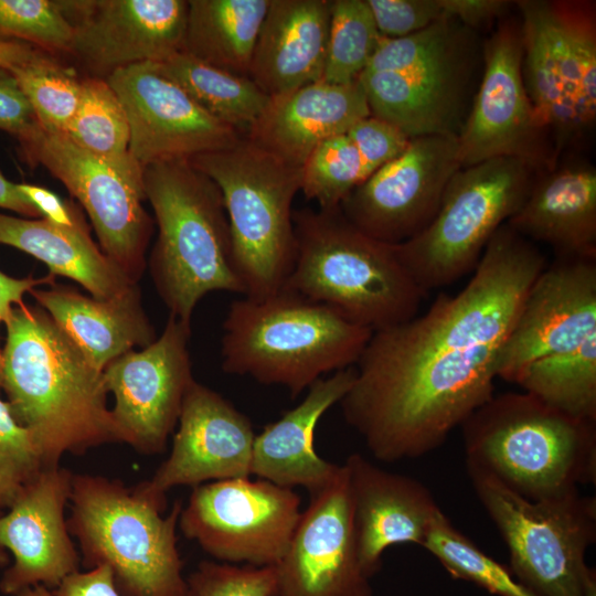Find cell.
Wrapping results in <instances>:
<instances>
[{"mask_svg": "<svg viewBox=\"0 0 596 596\" xmlns=\"http://www.w3.org/2000/svg\"><path fill=\"white\" fill-rule=\"evenodd\" d=\"M544 267L539 248L505 223L459 292L372 333L339 404L375 459L433 451L494 395L500 351Z\"/></svg>", "mask_w": 596, "mask_h": 596, "instance_id": "1", "label": "cell"}, {"mask_svg": "<svg viewBox=\"0 0 596 596\" xmlns=\"http://www.w3.org/2000/svg\"><path fill=\"white\" fill-rule=\"evenodd\" d=\"M1 384L15 421L46 467L64 454L125 443L97 370L39 305L14 306L4 320Z\"/></svg>", "mask_w": 596, "mask_h": 596, "instance_id": "2", "label": "cell"}, {"mask_svg": "<svg viewBox=\"0 0 596 596\" xmlns=\"http://www.w3.org/2000/svg\"><path fill=\"white\" fill-rule=\"evenodd\" d=\"M373 331L288 289L231 302L222 369L296 397L326 374L354 366Z\"/></svg>", "mask_w": 596, "mask_h": 596, "instance_id": "3", "label": "cell"}, {"mask_svg": "<svg viewBox=\"0 0 596 596\" xmlns=\"http://www.w3.org/2000/svg\"><path fill=\"white\" fill-rule=\"evenodd\" d=\"M296 257L284 286L377 331L418 315L428 295L401 262L395 245L375 240L338 207L292 213Z\"/></svg>", "mask_w": 596, "mask_h": 596, "instance_id": "4", "label": "cell"}, {"mask_svg": "<svg viewBox=\"0 0 596 596\" xmlns=\"http://www.w3.org/2000/svg\"><path fill=\"white\" fill-rule=\"evenodd\" d=\"M595 426L524 391L493 395L461 425L467 467L530 500L575 492L595 482Z\"/></svg>", "mask_w": 596, "mask_h": 596, "instance_id": "5", "label": "cell"}, {"mask_svg": "<svg viewBox=\"0 0 596 596\" xmlns=\"http://www.w3.org/2000/svg\"><path fill=\"white\" fill-rule=\"evenodd\" d=\"M143 189L158 225L150 274L170 316L191 324L198 302L209 292L244 295L217 185L182 159L145 167Z\"/></svg>", "mask_w": 596, "mask_h": 596, "instance_id": "6", "label": "cell"}, {"mask_svg": "<svg viewBox=\"0 0 596 596\" xmlns=\"http://www.w3.org/2000/svg\"><path fill=\"white\" fill-rule=\"evenodd\" d=\"M167 498L140 482L73 473L66 519L87 568L105 565L121 596H187L177 545L182 503L163 517Z\"/></svg>", "mask_w": 596, "mask_h": 596, "instance_id": "7", "label": "cell"}, {"mask_svg": "<svg viewBox=\"0 0 596 596\" xmlns=\"http://www.w3.org/2000/svg\"><path fill=\"white\" fill-rule=\"evenodd\" d=\"M189 161L222 193L244 296L259 299L283 289L296 257L292 202L301 188V169L245 136Z\"/></svg>", "mask_w": 596, "mask_h": 596, "instance_id": "8", "label": "cell"}, {"mask_svg": "<svg viewBox=\"0 0 596 596\" xmlns=\"http://www.w3.org/2000/svg\"><path fill=\"white\" fill-rule=\"evenodd\" d=\"M476 496L498 528L513 575L538 596H596L587 549L596 540V500L579 491L530 500L467 467Z\"/></svg>", "mask_w": 596, "mask_h": 596, "instance_id": "9", "label": "cell"}, {"mask_svg": "<svg viewBox=\"0 0 596 596\" xmlns=\"http://www.w3.org/2000/svg\"><path fill=\"white\" fill-rule=\"evenodd\" d=\"M538 168L519 157L460 168L428 226L395 245L416 284L429 292L472 274L494 233L522 205Z\"/></svg>", "mask_w": 596, "mask_h": 596, "instance_id": "10", "label": "cell"}, {"mask_svg": "<svg viewBox=\"0 0 596 596\" xmlns=\"http://www.w3.org/2000/svg\"><path fill=\"white\" fill-rule=\"evenodd\" d=\"M22 156L58 179L86 211L103 252L134 281L146 268L152 220L145 211L143 168L129 155L92 153L40 124L19 142Z\"/></svg>", "mask_w": 596, "mask_h": 596, "instance_id": "11", "label": "cell"}, {"mask_svg": "<svg viewBox=\"0 0 596 596\" xmlns=\"http://www.w3.org/2000/svg\"><path fill=\"white\" fill-rule=\"evenodd\" d=\"M294 489L249 477L193 487L179 528L213 558L231 564L275 566L301 517Z\"/></svg>", "mask_w": 596, "mask_h": 596, "instance_id": "12", "label": "cell"}, {"mask_svg": "<svg viewBox=\"0 0 596 596\" xmlns=\"http://www.w3.org/2000/svg\"><path fill=\"white\" fill-rule=\"evenodd\" d=\"M478 44L459 22L451 35L417 64L394 72H364L359 77L371 116L407 138L458 137L472 102Z\"/></svg>", "mask_w": 596, "mask_h": 596, "instance_id": "13", "label": "cell"}, {"mask_svg": "<svg viewBox=\"0 0 596 596\" xmlns=\"http://www.w3.org/2000/svg\"><path fill=\"white\" fill-rule=\"evenodd\" d=\"M460 168L457 137L412 138L402 153L355 187L339 209L364 234L401 244L433 221Z\"/></svg>", "mask_w": 596, "mask_h": 596, "instance_id": "14", "label": "cell"}, {"mask_svg": "<svg viewBox=\"0 0 596 596\" xmlns=\"http://www.w3.org/2000/svg\"><path fill=\"white\" fill-rule=\"evenodd\" d=\"M191 324L169 316L149 345L130 350L103 370L111 409L126 444L145 455L160 454L178 424L185 393L195 381L188 349Z\"/></svg>", "mask_w": 596, "mask_h": 596, "instance_id": "15", "label": "cell"}, {"mask_svg": "<svg viewBox=\"0 0 596 596\" xmlns=\"http://www.w3.org/2000/svg\"><path fill=\"white\" fill-rule=\"evenodd\" d=\"M119 97L129 125V153L142 167L189 160L221 150L241 137L206 113L160 63L118 68L106 78Z\"/></svg>", "mask_w": 596, "mask_h": 596, "instance_id": "16", "label": "cell"}, {"mask_svg": "<svg viewBox=\"0 0 596 596\" xmlns=\"http://www.w3.org/2000/svg\"><path fill=\"white\" fill-rule=\"evenodd\" d=\"M543 132L523 83L520 25L505 22L485 43L481 78L457 137L461 168L500 157L539 167Z\"/></svg>", "mask_w": 596, "mask_h": 596, "instance_id": "17", "label": "cell"}, {"mask_svg": "<svg viewBox=\"0 0 596 596\" xmlns=\"http://www.w3.org/2000/svg\"><path fill=\"white\" fill-rule=\"evenodd\" d=\"M596 334V258L557 257L530 287L498 359L513 382L531 363L578 348Z\"/></svg>", "mask_w": 596, "mask_h": 596, "instance_id": "18", "label": "cell"}, {"mask_svg": "<svg viewBox=\"0 0 596 596\" xmlns=\"http://www.w3.org/2000/svg\"><path fill=\"white\" fill-rule=\"evenodd\" d=\"M275 568L277 596H372L358 554L344 465L310 496Z\"/></svg>", "mask_w": 596, "mask_h": 596, "instance_id": "19", "label": "cell"}, {"mask_svg": "<svg viewBox=\"0 0 596 596\" xmlns=\"http://www.w3.org/2000/svg\"><path fill=\"white\" fill-rule=\"evenodd\" d=\"M74 35L70 53L106 78L143 62L161 63L182 52L185 0L56 1Z\"/></svg>", "mask_w": 596, "mask_h": 596, "instance_id": "20", "label": "cell"}, {"mask_svg": "<svg viewBox=\"0 0 596 596\" xmlns=\"http://www.w3.org/2000/svg\"><path fill=\"white\" fill-rule=\"evenodd\" d=\"M72 478L61 466L45 468L0 514V547L13 556L0 579L1 593L11 596L36 585L53 590L79 571L65 518Z\"/></svg>", "mask_w": 596, "mask_h": 596, "instance_id": "21", "label": "cell"}, {"mask_svg": "<svg viewBox=\"0 0 596 596\" xmlns=\"http://www.w3.org/2000/svg\"><path fill=\"white\" fill-rule=\"evenodd\" d=\"M169 457L143 487L166 496L178 486L252 476L256 434L249 418L214 390L194 381L182 402Z\"/></svg>", "mask_w": 596, "mask_h": 596, "instance_id": "22", "label": "cell"}, {"mask_svg": "<svg viewBox=\"0 0 596 596\" xmlns=\"http://www.w3.org/2000/svg\"><path fill=\"white\" fill-rule=\"evenodd\" d=\"M343 465L360 563L372 577L389 547L404 543L423 547L443 511L415 478L385 470L360 454L350 455Z\"/></svg>", "mask_w": 596, "mask_h": 596, "instance_id": "23", "label": "cell"}, {"mask_svg": "<svg viewBox=\"0 0 596 596\" xmlns=\"http://www.w3.org/2000/svg\"><path fill=\"white\" fill-rule=\"evenodd\" d=\"M369 116L359 79L350 84L318 81L269 97L245 137L288 166L301 169L322 142Z\"/></svg>", "mask_w": 596, "mask_h": 596, "instance_id": "24", "label": "cell"}, {"mask_svg": "<svg viewBox=\"0 0 596 596\" xmlns=\"http://www.w3.org/2000/svg\"><path fill=\"white\" fill-rule=\"evenodd\" d=\"M354 376L355 369L351 366L319 379L297 406L257 434L252 475L285 488L301 487L310 496L324 489L337 477L341 465L317 454L316 428L327 411L349 391Z\"/></svg>", "mask_w": 596, "mask_h": 596, "instance_id": "25", "label": "cell"}, {"mask_svg": "<svg viewBox=\"0 0 596 596\" xmlns=\"http://www.w3.org/2000/svg\"><path fill=\"white\" fill-rule=\"evenodd\" d=\"M560 1H518L521 13L522 77L542 129L565 141L583 132Z\"/></svg>", "mask_w": 596, "mask_h": 596, "instance_id": "26", "label": "cell"}, {"mask_svg": "<svg viewBox=\"0 0 596 596\" xmlns=\"http://www.w3.org/2000/svg\"><path fill=\"white\" fill-rule=\"evenodd\" d=\"M331 0H269L248 76L273 97L321 81Z\"/></svg>", "mask_w": 596, "mask_h": 596, "instance_id": "27", "label": "cell"}, {"mask_svg": "<svg viewBox=\"0 0 596 596\" xmlns=\"http://www.w3.org/2000/svg\"><path fill=\"white\" fill-rule=\"evenodd\" d=\"M29 294L102 372L117 356L156 340L138 284L109 299L87 297L54 284L49 289L33 288Z\"/></svg>", "mask_w": 596, "mask_h": 596, "instance_id": "28", "label": "cell"}, {"mask_svg": "<svg viewBox=\"0 0 596 596\" xmlns=\"http://www.w3.org/2000/svg\"><path fill=\"white\" fill-rule=\"evenodd\" d=\"M529 241L551 245L557 257L596 258V170L571 164L535 178L507 221Z\"/></svg>", "mask_w": 596, "mask_h": 596, "instance_id": "29", "label": "cell"}, {"mask_svg": "<svg viewBox=\"0 0 596 596\" xmlns=\"http://www.w3.org/2000/svg\"><path fill=\"white\" fill-rule=\"evenodd\" d=\"M0 244L32 255L50 275L75 280L97 299L113 298L137 284L96 246L83 217L61 226L0 213Z\"/></svg>", "mask_w": 596, "mask_h": 596, "instance_id": "30", "label": "cell"}, {"mask_svg": "<svg viewBox=\"0 0 596 596\" xmlns=\"http://www.w3.org/2000/svg\"><path fill=\"white\" fill-rule=\"evenodd\" d=\"M182 52L248 76L269 0H190Z\"/></svg>", "mask_w": 596, "mask_h": 596, "instance_id": "31", "label": "cell"}, {"mask_svg": "<svg viewBox=\"0 0 596 596\" xmlns=\"http://www.w3.org/2000/svg\"><path fill=\"white\" fill-rule=\"evenodd\" d=\"M160 65L206 113L242 136L269 100L249 76L210 65L185 52L173 54Z\"/></svg>", "mask_w": 596, "mask_h": 596, "instance_id": "32", "label": "cell"}, {"mask_svg": "<svg viewBox=\"0 0 596 596\" xmlns=\"http://www.w3.org/2000/svg\"><path fill=\"white\" fill-rule=\"evenodd\" d=\"M515 383L565 414L596 422V334L572 351L531 363Z\"/></svg>", "mask_w": 596, "mask_h": 596, "instance_id": "33", "label": "cell"}, {"mask_svg": "<svg viewBox=\"0 0 596 596\" xmlns=\"http://www.w3.org/2000/svg\"><path fill=\"white\" fill-rule=\"evenodd\" d=\"M63 135L82 149L104 158L130 155V132L124 106L102 77L82 79L78 106Z\"/></svg>", "mask_w": 596, "mask_h": 596, "instance_id": "34", "label": "cell"}, {"mask_svg": "<svg viewBox=\"0 0 596 596\" xmlns=\"http://www.w3.org/2000/svg\"><path fill=\"white\" fill-rule=\"evenodd\" d=\"M382 35L366 0H331L330 28L321 81L350 84L359 79Z\"/></svg>", "mask_w": 596, "mask_h": 596, "instance_id": "35", "label": "cell"}, {"mask_svg": "<svg viewBox=\"0 0 596 596\" xmlns=\"http://www.w3.org/2000/svg\"><path fill=\"white\" fill-rule=\"evenodd\" d=\"M455 578L475 583L496 596H538L511 572L464 535L444 512L423 545Z\"/></svg>", "mask_w": 596, "mask_h": 596, "instance_id": "36", "label": "cell"}, {"mask_svg": "<svg viewBox=\"0 0 596 596\" xmlns=\"http://www.w3.org/2000/svg\"><path fill=\"white\" fill-rule=\"evenodd\" d=\"M9 71L26 95L39 124L49 131L64 134L79 103L82 79L44 51Z\"/></svg>", "mask_w": 596, "mask_h": 596, "instance_id": "37", "label": "cell"}, {"mask_svg": "<svg viewBox=\"0 0 596 596\" xmlns=\"http://www.w3.org/2000/svg\"><path fill=\"white\" fill-rule=\"evenodd\" d=\"M369 175L359 149L344 132L326 140L309 156L301 168L300 191L319 209L330 210Z\"/></svg>", "mask_w": 596, "mask_h": 596, "instance_id": "38", "label": "cell"}, {"mask_svg": "<svg viewBox=\"0 0 596 596\" xmlns=\"http://www.w3.org/2000/svg\"><path fill=\"white\" fill-rule=\"evenodd\" d=\"M74 30L50 0H0V39L24 42L44 52H70Z\"/></svg>", "mask_w": 596, "mask_h": 596, "instance_id": "39", "label": "cell"}, {"mask_svg": "<svg viewBox=\"0 0 596 596\" xmlns=\"http://www.w3.org/2000/svg\"><path fill=\"white\" fill-rule=\"evenodd\" d=\"M581 113L590 127L596 116V30L592 7L560 1Z\"/></svg>", "mask_w": 596, "mask_h": 596, "instance_id": "40", "label": "cell"}, {"mask_svg": "<svg viewBox=\"0 0 596 596\" xmlns=\"http://www.w3.org/2000/svg\"><path fill=\"white\" fill-rule=\"evenodd\" d=\"M45 468L30 432L15 421L8 402L0 397V511L8 510Z\"/></svg>", "mask_w": 596, "mask_h": 596, "instance_id": "41", "label": "cell"}, {"mask_svg": "<svg viewBox=\"0 0 596 596\" xmlns=\"http://www.w3.org/2000/svg\"><path fill=\"white\" fill-rule=\"evenodd\" d=\"M185 581L187 596H277L275 566L203 561Z\"/></svg>", "mask_w": 596, "mask_h": 596, "instance_id": "42", "label": "cell"}, {"mask_svg": "<svg viewBox=\"0 0 596 596\" xmlns=\"http://www.w3.org/2000/svg\"><path fill=\"white\" fill-rule=\"evenodd\" d=\"M366 3L385 39L411 35L445 17L439 0H366Z\"/></svg>", "mask_w": 596, "mask_h": 596, "instance_id": "43", "label": "cell"}, {"mask_svg": "<svg viewBox=\"0 0 596 596\" xmlns=\"http://www.w3.org/2000/svg\"><path fill=\"white\" fill-rule=\"evenodd\" d=\"M347 134L359 149L370 175L402 153L409 142L397 128L373 116L361 119Z\"/></svg>", "mask_w": 596, "mask_h": 596, "instance_id": "44", "label": "cell"}, {"mask_svg": "<svg viewBox=\"0 0 596 596\" xmlns=\"http://www.w3.org/2000/svg\"><path fill=\"white\" fill-rule=\"evenodd\" d=\"M39 124L34 110L11 71L0 67V130L18 142Z\"/></svg>", "mask_w": 596, "mask_h": 596, "instance_id": "45", "label": "cell"}, {"mask_svg": "<svg viewBox=\"0 0 596 596\" xmlns=\"http://www.w3.org/2000/svg\"><path fill=\"white\" fill-rule=\"evenodd\" d=\"M505 0H439L444 15L476 31L502 17L511 7Z\"/></svg>", "mask_w": 596, "mask_h": 596, "instance_id": "46", "label": "cell"}, {"mask_svg": "<svg viewBox=\"0 0 596 596\" xmlns=\"http://www.w3.org/2000/svg\"><path fill=\"white\" fill-rule=\"evenodd\" d=\"M21 193L32 203L40 216L61 226H73L82 215L52 190L31 183H18Z\"/></svg>", "mask_w": 596, "mask_h": 596, "instance_id": "47", "label": "cell"}, {"mask_svg": "<svg viewBox=\"0 0 596 596\" xmlns=\"http://www.w3.org/2000/svg\"><path fill=\"white\" fill-rule=\"evenodd\" d=\"M53 593L55 596H121L105 565L68 575Z\"/></svg>", "mask_w": 596, "mask_h": 596, "instance_id": "48", "label": "cell"}, {"mask_svg": "<svg viewBox=\"0 0 596 596\" xmlns=\"http://www.w3.org/2000/svg\"><path fill=\"white\" fill-rule=\"evenodd\" d=\"M52 275H47L41 278L28 277H12L0 270V323L4 322L10 310L23 302V296L30 292L33 288L40 285L51 284L53 285ZM1 350H0V384H1Z\"/></svg>", "mask_w": 596, "mask_h": 596, "instance_id": "49", "label": "cell"}, {"mask_svg": "<svg viewBox=\"0 0 596 596\" xmlns=\"http://www.w3.org/2000/svg\"><path fill=\"white\" fill-rule=\"evenodd\" d=\"M0 207L25 217H41L32 203L21 193L18 183L8 180L0 171Z\"/></svg>", "mask_w": 596, "mask_h": 596, "instance_id": "50", "label": "cell"}, {"mask_svg": "<svg viewBox=\"0 0 596 596\" xmlns=\"http://www.w3.org/2000/svg\"><path fill=\"white\" fill-rule=\"evenodd\" d=\"M40 51L31 44L0 39V67L11 70L33 58Z\"/></svg>", "mask_w": 596, "mask_h": 596, "instance_id": "51", "label": "cell"}, {"mask_svg": "<svg viewBox=\"0 0 596 596\" xmlns=\"http://www.w3.org/2000/svg\"><path fill=\"white\" fill-rule=\"evenodd\" d=\"M11 596H55L52 589L43 586L36 585L25 589H22Z\"/></svg>", "mask_w": 596, "mask_h": 596, "instance_id": "52", "label": "cell"}, {"mask_svg": "<svg viewBox=\"0 0 596 596\" xmlns=\"http://www.w3.org/2000/svg\"><path fill=\"white\" fill-rule=\"evenodd\" d=\"M9 563V556L6 550L0 547V566H6Z\"/></svg>", "mask_w": 596, "mask_h": 596, "instance_id": "53", "label": "cell"}, {"mask_svg": "<svg viewBox=\"0 0 596 596\" xmlns=\"http://www.w3.org/2000/svg\"><path fill=\"white\" fill-rule=\"evenodd\" d=\"M1 513H2V512L0 511V514H1Z\"/></svg>", "mask_w": 596, "mask_h": 596, "instance_id": "54", "label": "cell"}]
</instances>
